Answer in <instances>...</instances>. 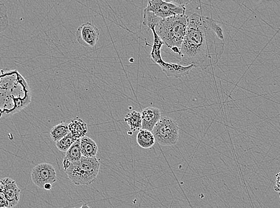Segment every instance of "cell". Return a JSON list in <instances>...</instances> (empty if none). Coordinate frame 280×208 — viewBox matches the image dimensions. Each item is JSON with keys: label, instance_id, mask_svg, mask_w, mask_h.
Segmentation results:
<instances>
[{"label": "cell", "instance_id": "cell-1", "mask_svg": "<svg viewBox=\"0 0 280 208\" xmlns=\"http://www.w3.org/2000/svg\"><path fill=\"white\" fill-rule=\"evenodd\" d=\"M224 48L225 37L219 23L197 13L188 17L187 33L180 49L182 63L206 70L217 65Z\"/></svg>", "mask_w": 280, "mask_h": 208}, {"label": "cell", "instance_id": "cell-2", "mask_svg": "<svg viewBox=\"0 0 280 208\" xmlns=\"http://www.w3.org/2000/svg\"><path fill=\"white\" fill-rule=\"evenodd\" d=\"M31 98L30 87L17 70L0 69V119L19 112Z\"/></svg>", "mask_w": 280, "mask_h": 208}, {"label": "cell", "instance_id": "cell-3", "mask_svg": "<svg viewBox=\"0 0 280 208\" xmlns=\"http://www.w3.org/2000/svg\"><path fill=\"white\" fill-rule=\"evenodd\" d=\"M188 21V16L186 14L173 16L161 19L155 30L168 48L181 49L187 33Z\"/></svg>", "mask_w": 280, "mask_h": 208}, {"label": "cell", "instance_id": "cell-4", "mask_svg": "<svg viewBox=\"0 0 280 208\" xmlns=\"http://www.w3.org/2000/svg\"><path fill=\"white\" fill-rule=\"evenodd\" d=\"M101 163L96 157L88 158L82 156L77 164H70L65 170L66 174L76 186H88L96 180L99 174Z\"/></svg>", "mask_w": 280, "mask_h": 208}, {"label": "cell", "instance_id": "cell-5", "mask_svg": "<svg viewBox=\"0 0 280 208\" xmlns=\"http://www.w3.org/2000/svg\"><path fill=\"white\" fill-rule=\"evenodd\" d=\"M179 127L175 120L168 116L161 117L152 129L155 141L163 146L175 145L179 140Z\"/></svg>", "mask_w": 280, "mask_h": 208}, {"label": "cell", "instance_id": "cell-6", "mask_svg": "<svg viewBox=\"0 0 280 208\" xmlns=\"http://www.w3.org/2000/svg\"><path fill=\"white\" fill-rule=\"evenodd\" d=\"M191 1H164L163 0H150L145 9L151 11L162 19L176 15L185 14V5Z\"/></svg>", "mask_w": 280, "mask_h": 208}, {"label": "cell", "instance_id": "cell-7", "mask_svg": "<svg viewBox=\"0 0 280 208\" xmlns=\"http://www.w3.org/2000/svg\"><path fill=\"white\" fill-rule=\"evenodd\" d=\"M31 180L35 186L43 189L46 184H54L57 180V172L50 163H40L31 172Z\"/></svg>", "mask_w": 280, "mask_h": 208}, {"label": "cell", "instance_id": "cell-8", "mask_svg": "<svg viewBox=\"0 0 280 208\" xmlns=\"http://www.w3.org/2000/svg\"><path fill=\"white\" fill-rule=\"evenodd\" d=\"M100 32L95 25L90 22L82 23L76 31V37L81 45L93 48L99 39Z\"/></svg>", "mask_w": 280, "mask_h": 208}, {"label": "cell", "instance_id": "cell-9", "mask_svg": "<svg viewBox=\"0 0 280 208\" xmlns=\"http://www.w3.org/2000/svg\"><path fill=\"white\" fill-rule=\"evenodd\" d=\"M1 193L9 204V208L16 207L20 201V190L17 187L16 181L10 178L0 180Z\"/></svg>", "mask_w": 280, "mask_h": 208}, {"label": "cell", "instance_id": "cell-10", "mask_svg": "<svg viewBox=\"0 0 280 208\" xmlns=\"http://www.w3.org/2000/svg\"><path fill=\"white\" fill-rule=\"evenodd\" d=\"M158 65L161 67L162 70L167 77L179 78L189 74L191 70L195 68L193 65L183 66L182 64L167 63L163 60L159 62Z\"/></svg>", "mask_w": 280, "mask_h": 208}, {"label": "cell", "instance_id": "cell-11", "mask_svg": "<svg viewBox=\"0 0 280 208\" xmlns=\"http://www.w3.org/2000/svg\"><path fill=\"white\" fill-rule=\"evenodd\" d=\"M161 117V111L157 107H148L143 109L141 112L142 129L152 131Z\"/></svg>", "mask_w": 280, "mask_h": 208}, {"label": "cell", "instance_id": "cell-12", "mask_svg": "<svg viewBox=\"0 0 280 208\" xmlns=\"http://www.w3.org/2000/svg\"><path fill=\"white\" fill-rule=\"evenodd\" d=\"M69 128L70 133L76 140L80 139L85 136L88 131L86 123L78 117L71 120L69 124Z\"/></svg>", "mask_w": 280, "mask_h": 208}, {"label": "cell", "instance_id": "cell-13", "mask_svg": "<svg viewBox=\"0 0 280 208\" xmlns=\"http://www.w3.org/2000/svg\"><path fill=\"white\" fill-rule=\"evenodd\" d=\"M80 148L82 156L95 158L98 151V146L92 139L84 136L80 139Z\"/></svg>", "mask_w": 280, "mask_h": 208}, {"label": "cell", "instance_id": "cell-14", "mask_svg": "<svg viewBox=\"0 0 280 208\" xmlns=\"http://www.w3.org/2000/svg\"><path fill=\"white\" fill-rule=\"evenodd\" d=\"M150 30L152 31L153 34V43L150 55L153 62L158 64L163 60L161 57V48L164 45V43L156 33L154 27L151 28Z\"/></svg>", "mask_w": 280, "mask_h": 208}, {"label": "cell", "instance_id": "cell-15", "mask_svg": "<svg viewBox=\"0 0 280 208\" xmlns=\"http://www.w3.org/2000/svg\"><path fill=\"white\" fill-rule=\"evenodd\" d=\"M137 141L140 147L150 149L154 145L155 139L152 131L141 129L137 134Z\"/></svg>", "mask_w": 280, "mask_h": 208}, {"label": "cell", "instance_id": "cell-16", "mask_svg": "<svg viewBox=\"0 0 280 208\" xmlns=\"http://www.w3.org/2000/svg\"><path fill=\"white\" fill-rule=\"evenodd\" d=\"M82 157L80 148V139L76 140L66 152L64 159L69 161L70 164H77L80 161Z\"/></svg>", "mask_w": 280, "mask_h": 208}, {"label": "cell", "instance_id": "cell-17", "mask_svg": "<svg viewBox=\"0 0 280 208\" xmlns=\"http://www.w3.org/2000/svg\"><path fill=\"white\" fill-rule=\"evenodd\" d=\"M125 121L128 123L131 130L133 132L140 131L142 129V118H141V113L138 111L134 110L132 112L127 114L125 117Z\"/></svg>", "mask_w": 280, "mask_h": 208}, {"label": "cell", "instance_id": "cell-18", "mask_svg": "<svg viewBox=\"0 0 280 208\" xmlns=\"http://www.w3.org/2000/svg\"><path fill=\"white\" fill-rule=\"evenodd\" d=\"M69 133H70L69 124L66 122H61L54 126L50 131V136L53 141L55 142L64 138Z\"/></svg>", "mask_w": 280, "mask_h": 208}, {"label": "cell", "instance_id": "cell-19", "mask_svg": "<svg viewBox=\"0 0 280 208\" xmlns=\"http://www.w3.org/2000/svg\"><path fill=\"white\" fill-rule=\"evenodd\" d=\"M76 140L75 139L73 138L71 134L70 133L66 136H65L64 138L56 142V146H57L59 150L67 152Z\"/></svg>", "mask_w": 280, "mask_h": 208}, {"label": "cell", "instance_id": "cell-20", "mask_svg": "<svg viewBox=\"0 0 280 208\" xmlns=\"http://www.w3.org/2000/svg\"><path fill=\"white\" fill-rule=\"evenodd\" d=\"M9 27V20L7 14V7L0 2V33L7 30Z\"/></svg>", "mask_w": 280, "mask_h": 208}, {"label": "cell", "instance_id": "cell-21", "mask_svg": "<svg viewBox=\"0 0 280 208\" xmlns=\"http://www.w3.org/2000/svg\"><path fill=\"white\" fill-rule=\"evenodd\" d=\"M161 19L160 17L156 16L151 11L144 10L143 24L146 25L149 29L152 27L155 28Z\"/></svg>", "mask_w": 280, "mask_h": 208}, {"label": "cell", "instance_id": "cell-22", "mask_svg": "<svg viewBox=\"0 0 280 208\" xmlns=\"http://www.w3.org/2000/svg\"><path fill=\"white\" fill-rule=\"evenodd\" d=\"M9 204L2 193H0V208H8Z\"/></svg>", "mask_w": 280, "mask_h": 208}, {"label": "cell", "instance_id": "cell-23", "mask_svg": "<svg viewBox=\"0 0 280 208\" xmlns=\"http://www.w3.org/2000/svg\"><path fill=\"white\" fill-rule=\"evenodd\" d=\"M277 180H276V186L274 187V190L276 192H280V174H277L276 175Z\"/></svg>", "mask_w": 280, "mask_h": 208}, {"label": "cell", "instance_id": "cell-24", "mask_svg": "<svg viewBox=\"0 0 280 208\" xmlns=\"http://www.w3.org/2000/svg\"><path fill=\"white\" fill-rule=\"evenodd\" d=\"M52 188V184L49 183L46 184L43 187V189H45L46 190H51Z\"/></svg>", "mask_w": 280, "mask_h": 208}, {"label": "cell", "instance_id": "cell-25", "mask_svg": "<svg viewBox=\"0 0 280 208\" xmlns=\"http://www.w3.org/2000/svg\"><path fill=\"white\" fill-rule=\"evenodd\" d=\"M72 208H76L73 207ZM91 208L88 207L87 204H84L82 205L81 208Z\"/></svg>", "mask_w": 280, "mask_h": 208}, {"label": "cell", "instance_id": "cell-26", "mask_svg": "<svg viewBox=\"0 0 280 208\" xmlns=\"http://www.w3.org/2000/svg\"><path fill=\"white\" fill-rule=\"evenodd\" d=\"M0 193H1V184H0Z\"/></svg>", "mask_w": 280, "mask_h": 208}]
</instances>
